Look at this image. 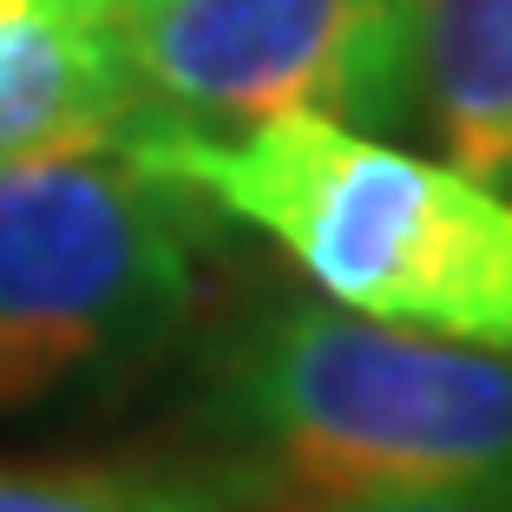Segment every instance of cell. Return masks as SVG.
I'll return each instance as SVG.
<instances>
[{
  "label": "cell",
  "instance_id": "8992f818",
  "mask_svg": "<svg viewBox=\"0 0 512 512\" xmlns=\"http://www.w3.org/2000/svg\"><path fill=\"white\" fill-rule=\"evenodd\" d=\"M460 171L512 184V0H407V125Z\"/></svg>",
  "mask_w": 512,
  "mask_h": 512
},
{
  "label": "cell",
  "instance_id": "52a82bcc",
  "mask_svg": "<svg viewBox=\"0 0 512 512\" xmlns=\"http://www.w3.org/2000/svg\"><path fill=\"white\" fill-rule=\"evenodd\" d=\"M0 512H250L217 473L0 467Z\"/></svg>",
  "mask_w": 512,
  "mask_h": 512
},
{
  "label": "cell",
  "instance_id": "5b68a950",
  "mask_svg": "<svg viewBox=\"0 0 512 512\" xmlns=\"http://www.w3.org/2000/svg\"><path fill=\"white\" fill-rule=\"evenodd\" d=\"M138 112L112 0H0V165L119 138Z\"/></svg>",
  "mask_w": 512,
  "mask_h": 512
},
{
  "label": "cell",
  "instance_id": "277c9868",
  "mask_svg": "<svg viewBox=\"0 0 512 512\" xmlns=\"http://www.w3.org/2000/svg\"><path fill=\"white\" fill-rule=\"evenodd\" d=\"M138 112L237 132L283 112L407 125V0H112Z\"/></svg>",
  "mask_w": 512,
  "mask_h": 512
},
{
  "label": "cell",
  "instance_id": "6da1fadb",
  "mask_svg": "<svg viewBox=\"0 0 512 512\" xmlns=\"http://www.w3.org/2000/svg\"><path fill=\"white\" fill-rule=\"evenodd\" d=\"M119 145L197 204L263 230L342 309L512 348V191L342 119L283 112L204 132L132 112Z\"/></svg>",
  "mask_w": 512,
  "mask_h": 512
},
{
  "label": "cell",
  "instance_id": "ba28073f",
  "mask_svg": "<svg viewBox=\"0 0 512 512\" xmlns=\"http://www.w3.org/2000/svg\"><path fill=\"white\" fill-rule=\"evenodd\" d=\"M309 512H512V486H427V493H375V499H335Z\"/></svg>",
  "mask_w": 512,
  "mask_h": 512
},
{
  "label": "cell",
  "instance_id": "7a4b0ae2",
  "mask_svg": "<svg viewBox=\"0 0 512 512\" xmlns=\"http://www.w3.org/2000/svg\"><path fill=\"white\" fill-rule=\"evenodd\" d=\"M197 421L250 512L512 486V348L283 302L211 355Z\"/></svg>",
  "mask_w": 512,
  "mask_h": 512
},
{
  "label": "cell",
  "instance_id": "3957f363",
  "mask_svg": "<svg viewBox=\"0 0 512 512\" xmlns=\"http://www.w3.org/2000/svg\"><path fill=\"white\" fill-rule=\"evenodd\" d=\"M197 309V197L119 138L0 165V421L106 388Z\"/></svg>",
  "mask_w": 512,
  "mask_h": 512
}]
</instances>
